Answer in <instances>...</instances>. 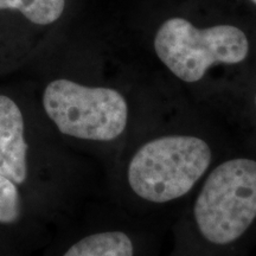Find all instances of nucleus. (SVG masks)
Here are the masks:
<instances>
[{"mask_svg":"<svg viewBox=\"0 0 256 256\" xmlns=\"http://www.w3.org/2000/svg\"><path fill=\"white\" fill-rule=\"evenodd\" d=\"M98 168L60 142L34 98L0 90V174L56 229L104 194Z\"/></svg>","mask_w":256,"mask_h":256,"instance_id":"nucleus-1","label":"nucleus"},{"mask_svg":"<svg viewBox=\"0 0 256 256\" xmlns=\"http://www.w3.org/2000/svg\"><path fill=\"white\" fill-rule=\"evenodd\" d=\"M160 124L139 134L104 172V196L132 215L153 214L188 196L212 168L211 144Z\"/></svg>","mask_w":256,"mask_h":256,"instance_id":"nucleus-2","label":"nucleus"},{"mask_svg":"<svg viewBox=\"0 0 256 256\" xmlns=\"http://www.w3.org/2000/svg\"><path fill=\"white\" fill-rule=\"evenodd\" d=\"M192 222L215 247L244 238L256 224V158L235 156L214 165L194 198Z\"/></svg>","mask_w":256,"mask_h":256,"instance_id":"nucleus-3","label":"nucleus"},{"mask_svg":"<svg viewBox=\"0 0 256 256\" xmlns=\"http://www.w3.org/2000/svg\"><path fill=\"white\" fill-rule=\"evenodd\" d=\"M153 49L176 78L194 83L215 64L243 62L249 42L244 32L232 25L198 28L184 18H171L156 31Z\"/></svg>","mask_w":256,"mask_h":256,"instance_id":"nucleus-4","label":"nucleus"},{"mask_svg":"<svg viewBox=\"0 0 256 256\" xmlns=\"http://www.w3.org/2000/svg\"><path fill=\"white\" fill-rule=\"evenodd\" d=\"M147 220L98 198L55 230L58 241L52 256H139Z\"/></svg>","mask_w":256,"mask_h":256,"instance_id":"nucleus-5","label":"nucleus"},{"mask_svg":"<svg viewBox=\"0 0 256 256\" xmlns=\"http://www.w3.org/2000/svg\"><path fill=\"white\" fill-rule=\"evenodd\" d=\"M66 0H0V10L14 8L22 12L31 23L46 26L63 14Z\"/></svg>","mask_w":256,"mask_h":256,"instance_id":"nucleus-6","label":"nucleus"},{"mask_svg":"<svg viewBox=\"0 0 256 256\" xmlns=\"http://www.w3.org/2000/svg\"><path fill=\"white\" fill-rule=\"evenodd\" d=\"M24 243L14 234L0 228V256H11L19 244Z\"/></svg>","mask_w":256,"mask_h":256,"instance_id":"nucleus-7","label":"nucleus"},{"mask_svg":"<svg viewBox=\"0 0 256 256\" xmlns=\"http://www.w3.org/2000/svg\"><path fill=\"white\" fill-rule=\"evenodd\" d=\"M255 112H256V95H255Z\"/></svg>","mask_w":256,"mask_h":256,"instance_id":"nucleus-8","label":"nucleus"},{"mask_svg":"<svg viewBox=\"0 0 256 256\" xmlns=\"http://www.w3.org/2000/svg\"><path fill=\"white\" fill-rule=\"evenodd\" d=\"M252 2H254V4L256 5V0H252Z\"/></svg>","mask_w":256,"mask_h":256,"instance_id":"nucleus-9","label":"nucleus"}]
</instances>
